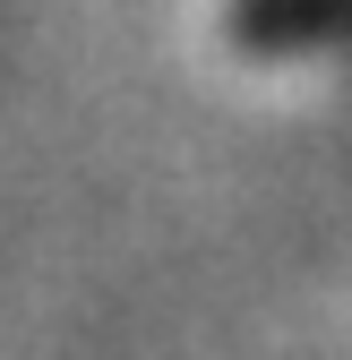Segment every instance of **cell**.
<instances>
[{
	"label": "cell",
	"mask_w": 352,
	"mask_h": 360,
	"mask_svg": "<svg viewBox=\"0 0 352 360\" xmlns=\"http://www.w3.org/2000/svg\"><path fill=\"white\" fill-rule=\"evenodd\" d=\"M352 34V0H232V43L241 52H327Z\"/></svg>",
	"instance_id": "obj_1"
}]
</instances>
